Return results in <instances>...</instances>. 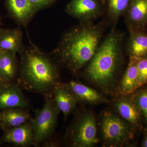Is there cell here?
Instances as JSON below:
<instances>
[{
	"label": "cell",
	"mask_w": 147,
	"mask_h": 147,
	"mask_svg": "<svg viewBox=\"0 0 147 147\" xmlns=\"http://www.w3.org/2000/svg\"><path fill=\"white\" fill-rule=\"evenodd\" d=\"M23 35L18 29H0V50L20 53L23 49Z\"/></svg>",
	"instance_id": "18"
},
{
	"label": "cell",
	"mask_w": 147,
	"mask_h": 147,
	"mask_svg": "<svg viewBox=\"0 0 147 147\" xmlns=\"http://www.w3.org/2000/svg\"><path fill=\"white\" fill-rule=\"evenodd\" d=\"M131 95L142 114L144 126L147 129V85L139 87Z\"/></svg>",
	"instance_id": "21"
},
{
	"label": "cell",
	"mask_w": 147,
	"mask_h": 147,
	"mask_svg": "<svg viewBox=\"0 0 147 147\" xmlns=\"http://www.w3.org/2000/svg\"><path fill=\"white\" fill-rule=\"evenodd\" d=\"M30 113L24 108H12L1 111L0 127L3 130L16 127L29 122Z\"/></svg>",
	"instance_id": "17"
},
{
	"label": "cell",
	"mask_w": 147,
	"mask_h": 147,
	"mask_svg": "<svg viewBox=\"0 0 147 147\" xmlns=\"http://www.w3.org/2000/svg\"><path fill=\"white\" fill-rule=\"evenodd\" d=\"M0 116H1V110H0Z\"/></svg>",
	"instance_id": "27"
},
{
	"label": "cell",
	"mask_w": 147,
	"mask_h": 147,
	"mask_svg": "<svg viewBox=\"0 0 147 147\" xmlns=\"http://www.w3.org/2000/svg\"><path fill=\"white\" fill-rule=\"evenodd\" d=\"M6 84V83H4L3 82H2V81L0 79V88L2 87L3 86H4V85Z\"/></svg>",
	"instance_id": "25"
},
{
	"label": "cell",
	"mask_w": 147,
	"mask_h": 147,
	"mask_svg": "<svg viewBox=\"0 0 147 147\" xmlns=\"http://www.w3.org/2000/svg\"><path fill=\"white\" fill-rule=\"evenodd\" d=\"M98 129L94 113L84 110L77 114L69 126L66 140L71 147H94L100 142Z\"/></svg>",
	"instance_id": "5"
},
{
	"label": "cell",
	"mask_w": 147,
	"mask_h": 147,
	"mask_svg": "<svg viewBox=\"0 0 147 147\" xmlns=\"http://www.w3.org/2000/svg\"><path fill=\"white\" fill-rule=\"evenodd\" d=\"M34 6V7L39 11L42 9L50 5L55 0H29Z\"/></svg>",
	"instance_id": "23"
},
{
	"label": "cell",
	"mask_w": 147,
	"mask_h": 147,
	"mask_svg": "<svg viewBox=\"0 0 147 147\" xmlns=\"http://www.w3.org/2000/svg\"><path fill=\"white\" fill-rule=\"evenodd\" d=\"M4 131L0 140L1 144L10 143L22 147L34 146V134L31 122Z\"/></svg>",
	"instance_id": "11"
},
{
	"label": "cell",
	"mask_w": 147,
	"mask_h": 147,
	"mask_svg": "<svg viewBox=\"0 0 147 147\" xmlns=\"http://www.w3.org/2000/svg\"><path fill=\"white\" fill-rule=\"evenodd\" d=\"M139 88L136 59L129 57L128 65L121 76L113 96L131 94Z\"/></svg>",
	"instance_id": "13"
},
{
	"label": "cell",
	"mask_w": 147,
	"mask_h": 147,
	"mask_svg": "<svg viewBox=\"0 0 147 147\" xmlns=\"http://www.w3.org/2000/svg\"><path fill=\"white\" fill-rule=\"evenodd\" d=\"M53 96L56 105L63 113L66 120L75 110L79 102L65 84L60 83L57 85L53 91Z\"/></svg>",
	"instance_id": "15"
},
{
	"label": "cell",
	"mask_w": 147,
	"mask_h": 147,
	"mask_svg": "<svg viewBox=\"0 0 147 147\" xmlns=\"http://www.w3.org/2000/svg\"><path fill=\"white\" fill-rule=\"evenodd\" d=\"M142 133L143 134V137L141 146L147 147V129L144 127L142 130Z\"/></svg>",
	"instance_id": "24"
},
{
	"label": "cell",
	"mask_w": 147,
	"mask_h": 147,
	"mask_svg": "<svg viewBox=\"0 0 147 147\" xmlns=\"http://www.w3.org/2000/svg\"><path fill=\"white\" fill-rule=\"evenodd\" d=\"M1 17H0V24H1Z\"/></svg>",
	"instance_id": "26"
},
{
	"label": "cell",
	"mask_w": 147,
	"mask_h": 147,
	"mask_svg": "<svg viewBox=\"0 0 147 147\" xmlns=\"http://www.w3.org/2000/svg\"><path fill=\"white\" fill-rule=\"evenodd\" d=\"M139 87L147 85V57L136 59Z\"/></svg>",
	"instance_id": "22"
},
{
	"label": "cell",
	"mask_w": 147,
	"mask_h": 147,
	"mask_svg": "<svg viewBox=\"0 0 147 147\" xmlns=\"http://www.w3.org/2000/svg\"><path fill=\"white\" fill-rule=\"evenodd\" d=\"M146 30H147V28H146Z\"/></svg>",
	"instance_id": "28"
},
{
	"label": "cell",
	"mask_w": 147,
	"mask_h": 147,
	"mask_svg": "<svg viewBox=\"0 0 147 147\" xmlns=\"http://www.w3.org/2000/svg\"><path fill=\"white\" fill-rule=\"evenodd\" d=\"M126 44L129 57L139 59L147 57V30H137L129 32Z\"/></svg>",
	"instance_id": "16"
},
{
	"label": "cell",
	"mask_w": 147,
	"mask_h": 147,
	"mask_svg": "<svg viewBox=\"0 0 147 147\" xmlns=\"http://www.w3.org/2000/svg\"><path fill=\"white\" fill-rule=\"evenodd\" d=\"M20 82L25 89L45 96L53 95L59 82L57 67L48 56L33 45L20 52Z\"/></svg>",
	"instance_id": "3"
},
{
	"label": "cell",
	"mask_w": 147,
	"mask_h": 147,
	"mask_svg": "<svg viewBox=\"0 0 147 147\" xmlns=\"http://www.w3.org/2000/svg\"><path fill=\"white\" fill-rule=\"evenodd\" d=\"M98 127L102 147H129L137 146L139 136L132 126L113 109H105L99 116Z\"/></svg>",
	"instance_id": "4"
},
{
	"label": "cell",
	"mask_w": 147,
	"mask_h": 147,
	"mask_svg": "<svg viewBox=\"0 0 147 147\" xmlns=\"http://www.w3.org/2000/svg\"><path fill=\"white\" fill-rule=\"evenodd\" d=\"M123 38V34L112 28L84 67L83 75L87 82L106 96H114L122 75L125 63Z\"/></svg>",
	"instance_id": "1"
},
{
	"label": "cell",
	"mask_w": 147,
	"mask_h": 147,
	"mask_svg": "<svg viewBox=\"0 0 147 147\" xmlns=\"http://www.w3.org/2000/svg\"><path fill=\"white\" fill-rule=\"evenodd\" d=\"M105 6V21L112 28H115L121 16H124L130 0H103Z\"/></svg>",
	"instance_id": "19"
},
{
	"label": "cell",
	"mask_w": 147,
	"mask_h": 147,
	"mask_svg": "<svg viewBox=\"0 0 147 147\" xmlns=\"http://www.w3.org/2000/svg\"><path fill=\"white\" fill-rule=\"evenodd\" d=\"M65 11L80 22H94L105 14V4L103 0H71Z\"/></svg>",
	"instance_id": "8"
},
{
	"label": "cell",
	"mask_w": 147,
	"mask_h": 147,
	"mask_svg": "<svg viewBox=\"0 0 147 147\" xmlns=\"http://www.w3.org/2000/svg\"><path fill=\"white\" fill-rule=\"evenodd\" d=\"M6 5L11 16L21 26L28 24L38 11L29 0H6Z\"/></svg>",
	"instance_id": "14"
},
{
	"label": "cell",
	"mask_w": 147,
	"mask_h": 147,
	"mask_svg": "<svg viewBox=\"0 0 147 147\" xmlns=\"http://www.w3.org/2000/svg\"><path fill=\"white\" fill-rule=\"evenodd\" d=\"M28 106V100L19 87L9 83L0 88V110Z\"/></svg>",
	"instance_id": "12"
},
{
	"label": "cell",
	"mask_w": 147,
	"mask_h": 147,
	"mask_svg": "<svg viewBox=\"0 0 147 147\" xmlns=\"http://www.w3.org/2000/svg\"><path fill=\"white\" fill-rule=\"evenodd\" d=\"M60 112L54 98L52 96L46 97L44 106L35 111L34 118L31 121L34 134V146L45 141L53 134Z\"/></svg>",
	"instance_id": "6"
},
{
	"label": "cell",
	"mask_w": 147,
	"mask_h": 147,
	"mask_svg": "<svg viewBox=\"0 0 147 147\" xmlns=\"http://www.w3.org/2000/svg\"><path fill=\"white\" fill-rule=\"evenodd\" d=\"M108 26L105 20L80 22L66 32L55 51L59 61L72 74L79 73L96 53Z\"/></svg>",
	"instance_id": "2"
},
{
	"label": "cell",
	"mask_w": 147,
	"mask_h": 147,
	"mask_svg": "<svg viewBox=\"0 0 147 147\" xmlns=\"http://www.w3.org/2000/svg\"><path fill=\"white\" fill-rule=\"evenodd\" d=\"M65 84L79 102L94 105L110 102L107 96L94 88L75 81Z\"/></svg>",
	"instance_id": "10"
},
{
	"label": "cell",
	"mask_w": 147,
	"mask_h": 147,
	"mask_svg": "<svg viewBox=\"0 0 147 147\" xmlns=\"http://www.w3.org/2000/svg\"><path fill=\"white\" fill-rule=\"evenodd\" d=\"M123 16L129 32L146 29L147 0H130Z\"/></svg>",
	"instance_id": "9"
},
{
	"label": "cell",
	"mask_w": 147,
	"mask_h": 147,
	"mask_svg": "<svg viewBox=\"0 0 147 147\" xmlns=\"http://www.w3.org/2000/svg\"><path fill=\"white\" fill-rule=\"evenodd\" d=\"M16 53L0 50V79L9 84L16 76L17 70Z\"/></svg>",
	"instance_id": "20"
},
{
	"label": "cell",
	"mask_w": 147,
	"mask_h": 147,
	"mask_svg": "<svg viewBox=\"0 0 147 147\" xmlns=\"http://www.w3.org/2000/svg\"><path fill=\"white\" fill-rule=\"evenodd\" d=\"M112 109L141 134L144 127V121L131 94L113 96Z\"/></svg>",
	"instance_id": "7"
}]
</instances>
